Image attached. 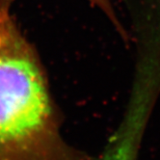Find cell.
Instances as JSON below:
<instances>
[{"label":"cell","mask_w":160,"mask_h":160,"mask_svg":"<svg viewBox=\"0 0 160 160\" xmlns=\"http://www.w3.org/2000/svg\"><path fill=\"white\" fill-rule=\"evenodd\" d=\"M32 44L0 4V160H98L68 143Z\"/></svg>","instance_id":"1"},{"label":"cell","mask_w":160,"mask_h":160,"mask_svg":"<svg viewBox=\"0 0 160 160\" xmlns=\"http://www.w3.org/2000/svg\"><path fill=\"white\" fill-rule=\"evenodd\" d=\"M87 1L90 4H92L93 6L98 8L102 13H104L105 16L112 22V24L115 26L117 28V30L121 33L122 36H123V37L127 36L125 35L127 33H125V31L123 30L118 17L116 16L115 10H114V8H113L111 0H87ZM14 2H15V0H0V4L8 6V7H11V5H12Z\"/></svg>","instance_id":"2"}]
</instances>
